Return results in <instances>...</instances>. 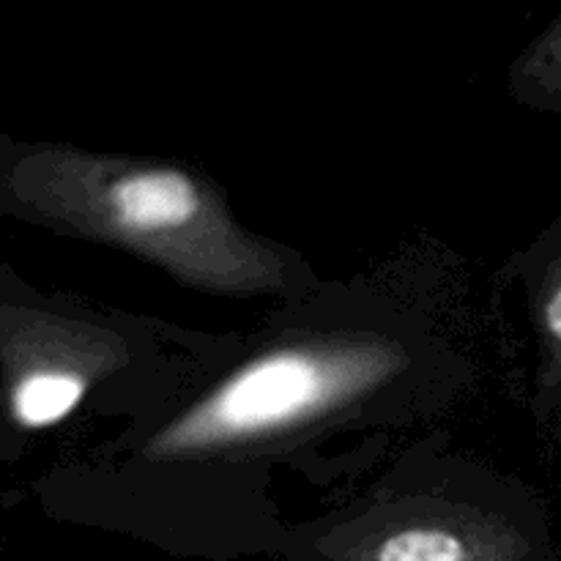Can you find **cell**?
<instances>
[{
    "instance_id": "obj_2",
    "label": "cell",
    "mask_w": 561,
    "mask_h": 561,
    "mask_svg": "<svg viewBox=\"0 0 561 561\" xmlns=\"http://www.w3.org/2000/svg\"><path fill=\"white\" fill-rule=\"evenodd\" d=\"M110 208L124 228L159 233L190 222L201 208V195L179 170H146L115 181Z\"/></svg>"
},
{
    "instance_id": "obj_3",
    "label": "cell",
    "mask_w": 561,
    "mask_h": 561,
    "mask_svg": "<svg viewBox=\"0 0 561 561\" xmlns=\"http://www.w3.org/2000/svg\"><path fill=\"white\" fill-rule=\"evenodd\" d=\"M85 383L69 370H33L11 389V414L22 427H47L71 414Z\"/></svg>"
},
{
    "instance_id": "obj_1",
    "label": "cell",
    "mask_w": 561,
    "mask_h": 561,
    "mask_svg": "<svg viewBox=\"0 0 561 561\" xmlns=\"http://www.w3.org/2000/svg\"><path fill=\"white\" fill-rule=\"evenodd\" d=\"M373 373L376 367L367 356H327L310 351L268 354L236 373L211 398L170 427L159 438V447L179 453L290 425L351 389H359Z\"/></svg>"
},
{
    "instance_id": "obj_5",
    "label": "cell",
    "mask_w": 561,
    "mask_h": 561,
    "mask_svg": "<svg viewBox=\"0 0 561 561\" xmlns=\"http://www.w3.org/2000/svg\"><path fill=\"white\" fill-rule=\"evenodd\" d=\"M546 323H548V329H551L553 337H557L559 343H561V285H559L557 290H553L551 301H548Z\"/></svg>"
},
{
    "instance_id": "obj_4",
    "label": "cell",
    "mask_w": 561,
    "mask_h": 561,
    "mask_svg": "<svg viewBox=\"0 0 561 561\" xmlns=\"http://www.w3.org/2000/svg\"><path fill=\"white\" fill-rule=\"evenodd\" d=\"M376 561H469V551L444 529H405L381 542Z\"/></svg>"
}]
</instances>
